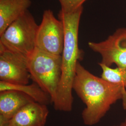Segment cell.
Returning a JSON list of instances; mask_svg holds the SVG:
<instances>
[{"label":"cell","mask_w":126,"mask_h":126,"mask_svg":"<svg viewBox=\"0 0 126 126\" xmlns=\"http://www.w3.org/2000/svg\"><path fill=\"white\" fill-rule=\"evenodd\" d=\"M31 4V0H0V35L28 10Z\"/></svg>","instance_id":"10"},{"label":"cell","mask_w":126,"mask_h":126,"mask_svg":"<svg viewBox=\"0 0 126 126\" xmlns=\"http://www.w3.org/2000/svg\"><path fill=\"white\" fill-rule=\"evenodd\" d=\"M35 101L27 94L15 90L0 92V116L9 120L24 106Z\"/></svg>","instance_id":"9"},{"label":"cell","mask_w":126,"mask_h":126,"mask_svg":"<svg viewBox=\"0 0 126 126\" xmlns=\"http://www.w3.org/2000/svg\"><path fill=\"white\" fill-rule=\"evenodd\" d=\"M113 126H126V117L124 120L123 122H121L120 124L117 125H113Z\"/></svg>","instance_id":"14"},{"label":"cell","mask_w":126,"mask_h":126,"mask_svg":"<svg viewBox=\"0 0 126 126\" xmlns=\"http://www.w3.org/2000/svg\"><path fill=\"white\" fill-rule=\"evenodd\" d=\"M64 35L62 22L55 17L51 10H45L37 32L36 47L50 54L61 55Z\"/></svg>","instance_id":"5"},{"label":"cell","mask_w":126,"mask_h":126,"mask_svg":"<svg viewBox=\"0 0 126 126\" xmlns=\"http://www.w3.org/2000/svg\"><path fill=\"white\" fill-rule=\"evenodd\" d=\"M30 79L27 57L0 46V80L27 85Z\"/></svg>","instance_id":"7"},{"label":"cell","mask_w":126,"mask_h":126,"mask_svg":"<svg viewBox=\"0 0 126 126\" xmlns=\"http://www.w3.org/2000/svg\"><path fill=\"white\" fill-rule=\"evenodd\" d=\"M27 63L31 79L50 95L53 103L61 77V55L50 54L36 47L28 56Z\"/></svg>","instance_id":"3"},{"label":"cell","mask_w":126,"mask_h":126,"mask_svg":"<svg viewBox=\"0 0 126 126\" xmlns=\"http://www.w3.org/2000/svg\"><path fill=\"white\" fill-rule=\"evenodd\" d=\"M6 90H15L22 92L39 103L47 105L52 103L50 95L34 82L31 84L17 85L0 81V92Z\"/></svg>","instance_id":"11"},{"label":"cell","mask_w":126,"mask_h":126,"mask_svg":"<svg viewBox=\"0 0 126 126\" xmlns=\"http://www.w3.org/2000/svg\"><path fill=\"white\" fill-rule=\"evenodd\" d=\"M83 6L71 13L61 10L59 19L64 27V42L62 56V74L57 94L53 102L56 110L70 112L72 109L73 97L72 85L77 65L83 57V52L79 47V29Z\"/></svg>","instance_id":"2"},{"label":"cell","mask_w":126,"mask_h":126,"mask_svg":"<svg viewBox=\"0 0 126 126\" xmlns=\"http://www.w3.org/2000/svg\"><path fill=\"white\" fill-rule=\"evenodd\" d=\"M72 90L86 105L82 112V118L86 126L98 123L111 106L119 100H122L123 108L126 110V89L96 76L79 61L77 65Z\"/></svg>","instance_id":"1"},{"label":"cell","mask_w":126,"mask_h":126,"mask_svg":"<svg viewBox=\"0 0 126 126\" xmlns=\"http://www.w3.org/2000/svg\"><path fill=\"white\" fill-rule=\"evenodd\" d=\"M61 10L65 13H71L82 7L86 0H59Z\"/></svg>","instance_id":"13"},{"label":"cell","mask_w":126,"mask_h":126,"mask_svg":"<svg viewBox=\"0 0 126 126\" xmlns=\"http://www.w3.org/2000/svg\"><path fill=\"white\" fill-rule=\"evenodd\" d=\"M89 47L100 54V62L111 67L115 64L117 67H126V28H120L105 40L89 42Z\"/></svg>","instance_id":"6"},{"label":"cell","mask_w":126,"mask_h":126,"mask_svg":"<svg viewBox=\"0 0 126 126\" xmlns=\"http://www.w3.org/2000/svg\"><path fill=\"white\" fill-rule=\"evenodd\" d=\"M38 26L27 10L0 35V46L28 57L36 47Z\"/></svg>","instance_id":"4"},{"label":"cell","mask_w":126,"mask_h":126,"mask_svg":"<svg viewBox=\"0 0 126 126\" xmlns=\"http://www.w3.org/2000/svg\"><path fill=\"white\" fill-rule=\"evenodd\" d=\"M98 64L102 70V79L110 83L120 85L126 90V67L113 68L100 62Z\"/></svg>","instance_id":"12"},{"label":"cell","mask_w":126,"mask_h":126,"mask_svg":"<svg viewBox=\"0 0 126 126\" xmlns=\"http://www.w3.org/2000/svg\"><path fill=\"white\" fill-rule=\"evenodd\" d=\"M49 113L46 105L32 101L9 120L0 116V122L5 126H45Z\"/></svg>","instance_id":"8"}]
</instances>
